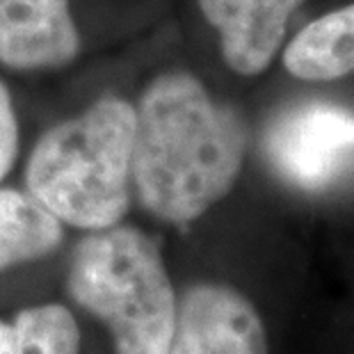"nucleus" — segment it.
<instances>
[{
  "mask_svg": "<svg viewBox=\"0 0 354 354\" xmlns=\"http://www.w3.org/2000/svg\"><path fill=\"white\" fill-rule=\"evenodd\" d=\"M245 149L240 115L187 71L156 76L135 105L133 185L162 222H194L220 203L243 171Z\"/></svg>",
  "mask_w": 354,
  "mask_h": 354,
  "instance_id": "1",
  "label": "nucleus"
},
{
  "mask_svg": "<svg viewBox=\"0 0 354 354\" xmlns=\"http://www.w3.org/2000/svg\"><path fill=\"white\" fill-rule=\"evenodd\" d=\"M135 105L103 96L39 138L26 167L28 192L62 224L101 231L131 208Z\"/></svg>",
  "mask_w": 354,
  "mask_h": 354,
  "instance_id": "2",
  "label": "nucleus"
},
{
  "mask_svg": "<svg viewBox=\"0 0 354 354\" xmlns=\"http://www.w3.org/2000/svg\"><path fill=\"white\" fill-rule=\"evenodd\" d=\"M66 290L108 327L115 354H167L178 299L160 250L145 231L115 224L82 238Z\"/></svg>",
  "mask_w": 354,
  "mask_h": 354,
  "instance_id": "3",
  "label": "nucleus"
},
{
  "mask_svg": "<svg viewBox=\"0 0 354 354\" xmlns=\"http://www.w3.org/2000/svg\"><path fill=\"white\" fill-rule=\"evenodd\" d=\"M266 153L286 183L327 190L354 171V112L334 103H304L268 128Z\"/></svg>",
  "mask_w": 354,
  "mask_h": 354,
  "instance_id": "4",
  "label": "nucleus"
},
{
  "mask_svg": "<svg viewBox=\"0 0 354 354\" xmlns=\"http://www.w3.org/2000/svg\"><path fill=\"white\" fill-rule=\"evenodd\" d=\"M167 354H270L256 306L227 283H197L180 297Z\"/></svg>",
  "mask_w": 354,
  "mask_h": 354,
  "instance_id": "5",
  "label": "nucleus"
},
{
  "mask_svg": "<svg viewBox=\"0 0 354 354\" xmlns=\"http://www.w3.org/2000/svg\"><path fill=\"white\" fill-rule=\"evenodd\" d=\"M78 53L71 0H0V64L14 71L59 69Z\"/></svg>",
  "mask_w": 354,
  "mask_h": 354,
  "instance_id": "6",
  "label": "nucleus"
},
{
  "mask_svg": "<svg viewBox=\"0 0 354 354\" xmlns=\"http://www.w3.org/2000/svg\"><path fill=\"white\" fill-rule=\"evenodd\" d=\"M220 37L222 57L240 76H261L281 50L288 21L304 0H197Z\"/></svg>",
  "mask_w": 354,
  "mask_h": 354,
  "instance_id": "7",
  "label": "nucleus"
},
{
  "mask_svg": "<svg viewBox=\"0 0 354 354\" xmlns=\"http://www.w3.org/2000/svg\"><path fill=\"white\" fill-rule=\"evenodd\" d=\"M292 78L308 82L338 80L354 73V3L322 14L292 37L283 50Z\"/></svg>",
  "mask_w": 354,
  "mask_h": 354,
  "instance_id": "8",
  "label": "nucleus"
},
{
  "mask_svg": "<svg viewBox=\"0 0 354 354\" xmlns=\"http://www.w3.org/2000/svg\"><path fill=\"white\" fill-rule=\"evenodd\" d=\"M62 238V222L32 194L0 190V272L53 254Z\"/></svg>",
  "mask_w": 354,
  "mask_h": 354,
  "instance_id": "9",
  "label": "nucleus"
},
{
  "mask_svg": "<svg viewBox=\"0 0 354 354\" xmlns=\"http://www.w3.org/2000/svg\"><path fill=\"white\" fill-rule=\"evenodd\" d=\"M0 354H80V329L62 304L28 306L0 320Z\"/></svg>",
  "mask_w": 354,
  "mask_h": 354,
  "instance_id": "10",
  "label": "nucleus"
},
{
  "mask_svg": "<svg viewBox=\"0 0 354 354\" xmlns=\"http://www.w3.org/2000/svg\"><path fill=\"white\" fill-rule=\"evenodd\" d=\"M19 153V122L10 89L0 80V180L12 169Z\"/></svg>",
  "mask_w": 354,
  "mask_h": 354,
  "instance_id": "11",
  "label": "nucleus"
}]
</instances>
